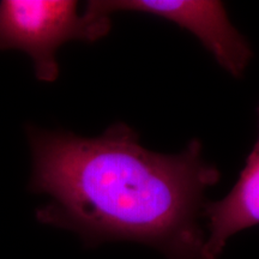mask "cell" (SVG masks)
I'll return each mask as SVG.
<instances>
[{
    "mask_svg": "<svg viewBox=\"0 0 259 259\" xmlns=\"http://www.w3.org/2000/svg\"><path fill=\"white\" fill-rule=\"evenodd\" d=\"M111 28V16L103 14L95 2H89L83 14L72 0L0 2V50L25 52L42 82H56L59 77L60 46L71 40L97 41Z\"/></svg>",
    "mask_w": 259,
    "mask_h": 259,
    "instance_id": "7a4b0ae2",
    "label": "cell"
},
{
    "mask_svg": "<svg viewBox=\"0 0 259 259\" xmlns=\"http://www.w3.org/2000/svg\"><path fill=\"white\" fill-rule=\"evenodd\" d=\"M259 118V106L257 108ZM206 259H218L236 233L259 225V137L240 177L225 198L204 209Z\"/></svg>",
    "mask_w": 259,
    "mask_h": 259,
    "instance_id": "277c9868",
    "label": "cell"
},
{
    "mask_svg": "<svg viewBox=\"0 0 259 259\" xmlns=\"http://www.w3.org/2000/svg\"><path fill=\"white\" fill-rule=\"evenodd\" d=\"M103 14L118 11L151 15L186 29L202 42L220 66L240 78L253 56L247 40L229 21L225 4L216 0H96Z\"/></svg>",
    "mask_w": 259,
    "mask_h": 259,
    "instance_id": "3957f363",
    "label": "cell"
},
{
    "mask_svg": "<svg viewBox=\"0 0 259 259\" xmlns=\"http://www.w3.org/2000/svg\"><path fill=\"white\" fill-rule=\"evenodd\" d=\"M31 191L51 202L42 223L76 232L88 245L136 241L168 259H206L200 227L205 191L221 179L192 139L177 155L149 150L116 122L100 137L30 128Z\"/></svg>",
    "mask_w": 259,
    "mask_h": 259,
    "instance_id": "6da1fadb",
    "label": "cell"
}]
</instances>
